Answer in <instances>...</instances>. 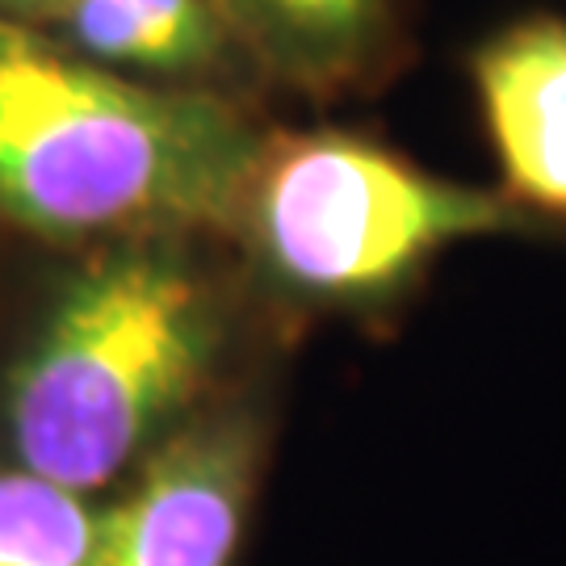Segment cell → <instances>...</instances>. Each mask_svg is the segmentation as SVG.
Instances as JSON below:
<instances>
[{
  "instance_id": "7",
  "label": "cell",
  "mask_w": 566,
  "mask_h": 566,
  "mask_svg": "<svg viewBox=\"0 0 566 566\" xmlns=\"http://www.w3.org/2000/svg\"><path fill=\"white\" fill-rule=\"evenodd\" d=\"M252 63L315 97L378 84L407 42V0H219Z\"/></svg>"
},
{
  "instance_id": "6",
  "label": "cell",
  "mask_w": 566,
  "mask_h": 566,
  "mask_svg": "<svg viewBox=\"0 0 566 566\" xmlns=\"http://www.w3.org/2000/svg\"><path fill=\"white\" fill-rule=\"evenodd\" d=\"M51 21L81 60L147 84L231 97L248 67L261 72L219 0H67Z\"/></svg>"
},
{
  "instance_id": "4",
  "label": "cell",
  "mask_w": 566,
  "mask_h": 566,
  "mask_svg": "<svg viewBox=\"0 0 566 566\" xmlns=\"http://www.w3.org/2000/svg\"><path fill=\"white\" fill-rule=\"evenodd\" d=\"M264 428L248 403H210L130 474L102 512L93 566H231L261 483Z\"/></svg>"
},
{
  "instance_id": "3",
  "label": "cell",
  "mask_w": 566,
  "mask_h": 566,
  "mask_svg": "<svg viewBox=\"0 0 566 566\" xmlns=\"http://www.w3.org/2000/svg\"><path fill=\"white\" fill-rule=\"evenodd\" d=\"M516 210L504 193L446 181L361 135L298 130L261 139L231 235L290 303L374 311L453 243L516 231Z\"/></svg>"
},
{
  "instance_id": "8",
  "label": "cell",
  "mask_w": 566,
  "mask_h": 566,
  "mask_svg": "<svg viewBox=\"0 0 566 566\" xmlns=\"http://www.w3.org/2000/svg\"><path fill=\"white\" fill-rule=\"evenodd\" d=\"M102 512L81 491L0 462V566H93Z\"/></svg>"
},
{
  "instance_id": "1",
  "label": "cell",
  "mask_w": 566,
  "mask_h": 566,
  "mask_svg": "<svg viewBox=\"0 0 566 566\" xmlns=\"http://www.w3.org/2000/svg\"><path fill=\"white\" fill-rule=\"evenodd\" d=\"M193 240L105 243L55 290L0 382L9 462L88 495L219 403L231 298Z\"/></svg>"
},
{
  "instance_id": "2",
  "label": "cell",
  "mask_w": 566,
  "mask_h": 566,
  "mask_svg": "<svg viewBox=\"0 0 566 566\" xmlns=\"http://www.w3.org/2000/svg\"><path fill=\"white\" fill-rule=\"evenodd\" d=\"M264 135L223 93L81 60L0 18V214L60 243L231 231Z\"/></svg>"
},
{
  "instance_id": "9",
  "label": "cell",
  "mask_w": 566,
  "mask_h": 566,
  "mask_svg": "<svg viewBox=\"0 0 566 566\" xmlns=\"http://www.w3.org/2000/svg\"><path fill=\"white\" fill-rule=\"evenodd\" d=\"M67 0H0V18H13V21H30L34 18H55Z\"/></svg>"
},
{
  "instance_id": "5",
  "label": "cell",
  "mask_w": 566,
  "mask_h": 566,
  "mask_svg": "<svg viewBox=\"0 0 566 566\" xmlns=\"http://www.w3.org/2000/svg\"><path fill=\"white\" fill-rule=\"evenodd\" d=\"M470 81L507 202L566 219V18L507 21L479 42Z\"/></svg>"
}]
</instances>
